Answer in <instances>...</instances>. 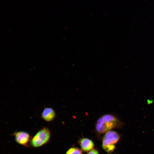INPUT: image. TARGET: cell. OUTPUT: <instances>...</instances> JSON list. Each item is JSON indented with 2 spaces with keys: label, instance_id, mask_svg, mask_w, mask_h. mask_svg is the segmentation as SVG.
<instances>
[{
  "label": "cell",
  "instance_id": "obj_3",
  "mask_svg": "<svg viewBox=\"0 0 154 154\" xmlns=\"http://www.w3.org/2000/svg\"><path fill=\"white\" fill-rule=\"evenodd\" d=\"M50 137L51 133L49 129L46 127H43L31 138L30 144L34 147H39L47 143Z\"/></svg>",
  "mask_w": 154,
  "mask_h": 154
},
{
  "label": "cell",
  "instance_id": "obj_9",
  "mask_svg": "<svg viewBox=\"0 0 154 154\" xmlns=\"http://www.w3.org/2000/svg\"><path fill=\"white\" fill-rule=\"evenodd\" d=\"M8 29V30L9 31H10V30L9 29Z\"/></svg>",
  "mask_w": 154,
  "mask_h": 154
},
{
  "label": "cell",
  "instance_id": "obj_2",
  "mask_svg": "<svg viewBox=\"0 0 154 154\" xmlns=\"http://www.w3.org/2000/svg\"><path fill=\"white\" fill-rule=\"evenodd\" d=\"M119 139L118 133L114 131H110L105 133L102 141V147L107 153H112L115 148V145Z\"/></svg>",
  "mask_w": 154,
  "mask_h": 154
},
{
  "label": "cell",
  "instance_id": "obj_4",
  "mask_svg": "<svg viewBox=\"0 0 154 154\" xmlns=\"http://www.w3.org/2000/svg\"><path fill=\"white\" fill-rule=\"evenodd\" d=\"M12 135L13 136L16 142L18 143L25 147H28L31 137L30 134L24 131L15 132Z\"/></svg>",
  "mask_w": 154,
  "mask_h": 154
},
{
  "label": "cell",
  "instance_id": "obj_10",
  "mask_svg": "<svg viewBox=\"0 0 154 154\" xmlns=\"http://www.w3.org/2000/svg\"><path fill=\"white\" fill-rule=\"evenodd\" d=\"M23 31L25 33H26L25 31H24V30H23Z\"/></svg>",
  "mask_w": 154,
  "mask_h": 154
},
{
  "label": "cell",
  "instance_id": "obj_8",
  "mask_svg": "<svg viewBox=\"0 0 154 154\" xmlns=\"http://www.w3.org/2000/svg\"><path fill=\"white\" fill-rule=\"evenodd\" d=\"M87 154H99L98 151L96 149H93Z\"/></svg>",
  "mask_w": 154,
  "mask_h": 154
},
{
  "label": "cell",
  "instance_id": "obj_6",
  "mask_svg": "<svg viewBox=\"0 0 154 154\" xmlns=\"http://www.w3.org/2000/svg\"><path fill=\"white\" fill-rule=\"evenodd\" d=\"M79 143L82 150L86 152H89L93 149L94 145L93 141L87 138L80 139Z\"/></svg>",
  "mask_w": 154,
  "mask_h": 154
},
{
  "label": "cell",
  "instance_id": "obj_5",
  "mask_svg": "<svg viewBox=\"0 0 154 154\" xmlns=\"http://www.w3.org/2000/svg\"><path fill=\"white\" fill-rule=\"evenodd\" d=\"M56 117V113L54 109L51 107L45 108L42 111L41 117L45 121L50 122L54 120Z\"/></svg>",
  "mask_w": 154,
  "mask_h": 154
},
{
  "label": "cell",
  "instance_id": "obj_7",
  "mask_svg": "<svg viewBox=\"0 0 154 154\" xmlns=\"http://www.w3.org/2000/svg\"><path fill=\"white\" fill-rule=\"evenodd\" d=\"M66 154H82V151L76 147H71L66 151Z\"/></svg>",
  "mask_w": 154,
  "mask_h": 154
},
{
  "label": "cell",
  "instance_id": "obj_1",
  "mask_svg": "<svg viewBox=\"0 0 154 154\" xmlns=\"http://www.w3.org/2000/svg\"><path fill=\"white\" fill-rule=\"evenodd\" d=\"M120 124L119 121L114 115L106 114L98 119L96 124L95 129L99 133L103 134L119 127Z\"/></svg>",
  "mask_w": 154,
  "mask_h": 154
}]
</instances>
